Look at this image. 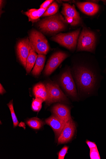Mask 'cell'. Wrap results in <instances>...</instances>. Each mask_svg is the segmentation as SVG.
<instances>
[{
	"instance_id": "1",
	"label": "cell",
	"mask_w": 106,
	"mask_h": 159,
	"mask_svg": "<svg viewBox=\"0 0 106 159\" xmlns=\"http://www.w3.org/2000/svg\"><path fill=\"white\" fill-rule=\"evenodd\" d=\"M71 72L80 93H91L99 87L104 79L99 70L83 64L75 65Z\"/></svg>"
},
{
	"instance_id": "2",
	"label": "cell",
	"mask_w": 106,
	"mask_h": 159,
	"mask_svg": "<svg viewBox=\"0 0 106 159\" xmlns=\"http://www.w3.org/2000/svg\"><path fill=\"white\" fill-rule=\"evenodd\" d=\"M67 23L61 14L57 13L42 20L38 23L37 26L44 33L56 34L65 30Z\"/></svg>"
},
{
	"instance_id": "3",
	"label": "cell",
	"mask_w": 106,
	"mask_h": 159,
	"mask_svg": "<svg viewBox=\"0 0 106 159\" xmlns=\"http://www.w3.org/2000/svg\"><path fill=\"white\" fill-rule=\"evenodd\" d=\"M58 80L59 85L70 97L76 99L78 98L76 86L70 69L68 68L63 72Z\"/></svg>"
},
{
	"instance_id": "4",
	"label": "cell",
	"mask_w": 106,
	"mask_h": 159,
	"mask_svg": "<svg viewBox=\"0 0 106 159\" xmlns=\"http://www.w3.org/2000/svg\"><path fill=\"white\" fill-rule=\"evenodd\" d=\"M29 39L36 53L44 55L47 54L50 47L48 40L41 33L33 30L29 34Z\"/></svg>"
},
{
	"instance_id": "5",
	"label": "cell",
	"mask_w": 106,
	"mask_h": 159,
	"mask_svg": "<svg viewBox=\"0 0 106 159\" xmlns=\"http://www.w3.org/2000/svg\"><path fill=\"white\" fill-rule=\"evenodd\" d=\"M96 47L95 34L86 29H83L78 40L77 51H85L94 53Z\"/></svg>"
},
{
	"instance_id": "6",
	"label": "cell",
	"mask_w": 106,
	"mask_h": 159,
	"mask_svg": "<svg viewBox=\"0 0 106 159\" xmlns=\"http://www.w3.org/2000/svg\"><path fill=\"white\" fill-rule=\"evenodd\" d=\"M80 28L68 33H60L53 36L51 39L70 50L76 48L80 33Z\"/></svg>"
},
{
	"instance_id": "7",
	"label": "cell",
	"mask_w": 106,
	"mask_h": 159,
	"mask_svg": "<svg viewBox=\"0 0 106 159\" xmlns=\"http://www.w3.org/2000/svg\"><path fill=\"white\" fill-rule=\"evenodd\" d=\"M48 93V97L45 102L46 105L49 106L58 102H67L68 98L60 88L59 85L52 81L48 82L45 84Z\"/></svg>"
},
{
	"instance_id": "8",
	"label": "cell",
	"mask_w": 106,
	"mask_h": 159,
	"mask_svg": "<svg viewBox=\"0 0 106 159\" xmlns=\"http://www.w3.org/2000/svg\"><path fill=\"white\" fill-rule=\"evenodd\" d=\"M68 56L67 53L59 51L54 53L51 57L45 66L44 75L46 76L51 75Z\"/></svg>"
},
{
	"instance_id": "9",
	"label": "cell",
	"mask_w": 106,
	"mask_h": 159,
	"mask_svg": "<svg viewBox=\"0 0 106 159\" xmlns=\"http://www.w3.org/2000/svg\"><path fill=\"white\" fill-rule=\"evenodd\" d=\"M62 13L67 23L71 25L76 26L80 23L81 19L79 14L74 5L63 3Z\"/></svg>"
},
{
	"instance_id": "10",
	"label": "cell",
	"mask_w": 106,
	"mask_h": 159,
	"mask_svg": "<svg viewBox=\"0 0 106 159\" xmlns=\"http://www.w3.org/2000/svg\"><path fill=\"white\" fill-rule=\"evenodd\" d=\"M31 48V43L28 37L20 40L17 43V52L18 58L25 69L27 58Z\"/></svg>"
},
{
	"instance_id": "11",
	"label": "cell",
	"mask_w": 106,
	"mask_h": 159,
	"mask_svg": "<svg viewBox=\"0 0 106 159\" xmlns=\"http://www.w3.org/2000/svg\"><path fill=\"white\" fill-rule=\"evenodd\" d=\"M75 129V124L71 119L66 123L58 138V144H63L70 141L74 136Z\"/></svg>"
},
{
	"instance_id": "12",
	"label": "cell",
	"mask_w": 106,
	"mask_h": 159,
	"mask_svg": "<svg viewBox=\"0 0 106 159\" xmlns=\"http://www.w3.org/2000/svg\"><path fill=\"white\" fill-rule=\"evenodd\" d=\"M45 122L53 130L56 138H58L67 122L60 119L53 114L45 120Z\"/></svg>"
},
{
	"instance_id": "13",
	"label": "cell",
	"mask_w": 106,
	"mask_h": 159,
	"mask_svg": "<svg viewBox=\"0 0 106 159\" xmlns=\"http://www.w3.org/2000/svg\"><path fill=\"white\" fill-rule=\"evenodd\" d=\"M51 111L53 114L66 122L71 119L70 110L67 106L64 105L56 104L52 107Z\"/></svg>"
},
{
	"instance_id": "14",
	"label": "cell",
	"mask_w": 106,
	"mask_h": 159,
	"mask_svg": "<svg viewBox=\"0 0 106 159\" xmlns=\"http://www.w3.org/2000/svg\"><path fill=\"white\" fill-rule=\"evenodd\" d=\"M77 5L83 13L90 16L95 15L99 10V6L92 2H78L77 3Z\"/></svg>"
},
{
	"instance_id": "15",
	"label": "cell",
	"mask_w": 106,
	"mask_h": 159,
	"mask_svg": "<svg viewBox=\"0 0 106 159\" xmlns=\"http://www.w3.org/2000/svg\"><path fill=\"white\" fill-rule=\"evenodd\" d=\"M47 9L39 8L38 9H30L24 12V13L28 17L29 21L32 22L33 23L37 21L40 17L42 16Z\"/></svg>"
},
{
	"instance_id": "16",
	"label": "cell",
	"mask_w": 106,
	"mask_h": 159,
	"mask_svg": "<svg viewBox=\"0 0 106 159\" xmlns=\"http://www.w3.org/2000/svg\"><path fill=\"white\" fill-rule=\"evenodd\" d=\"M36 98H40L46 102L48 97V93L46 86L42 83L36 84L33 89Z\"/></svg>"
},
{
	"instance_id": "17",
	"label": "cell",
	"mask_w": 106,
	"mask_h": 159,
	"mask_svg": "<svg viewBox=\"0 0 106 159\" xmlns=\"http://www.w3.org/2000/svg\"><path fill=\"white\" fill-rule=\"evenodd\" d=\"M31 48L29 52L27 61V66L26 68L27 74H29L33 68L38 55L36 53L34 47L31 44Z\"/></svg>"
},
{
	"instance_id": "18",
	"label": "cell",
	"mask_w": 106,
	"mask_h": 159,
	"mask_svg": "<svg viewBox=\"0 0 106 159\" xmlns=\"http://www.w3.org/2000/svg\"><path fill=\"white\" fill-rule=\"evenodd\" d=\"M45 61V55L38 54L35 65L32 71L33 75L37 76L40 75L44 66Z\"/></svg>"
},
{
	"instance_id": "19",
	"label": "cell",
	"mask_w": 106,
	"mask_h": 159,
	"mask_svg": "<svg viewBox=\"0 0 106 159\" xmlns=\"http://www.w3.org/2000/svg\"><path fill=\"white\" fill-rule=\"evenodd\" d=\"M26 123L30 127L36 129H40L44 125L42 120L36 117L29 119L26 121Z\"/></svg>"
},
{
	"instance_id": "20",
	"label": "cell",
	"mask_w": 106,
	"mask_h": 159,
	"mask_svg": "<svg viewBox=\"0 0 106 159\" xmlns=\"http://www.w3.org/2000/svg\"><path fill=\"white\" fill-rule=\"evenodd\" d=\"M58 10V6L57 3L54 2L44 12L42 17H49L55 15Z\"/></svg>"
},
{
	"instance_id": "21",
	"label": "cell",
	"mask_w": 106,
	"mask_h": 159,
	"mask_svg": "<svg viewBox=\"0 0 106 159\" xmlns=\"http://www.w3.org/2000/svg\"><path fill=\"white\" fill-rule=\"evenodd\" d=\"M7 105L11 111L14 127H16L18 126L19 122L14 111L12 100L10 101L9 103L7 104Z\"/></svg>"
},
{
	"instance_id": "22",
	"label": "cell",
	"mask_w": 106,
	"mask_h": 159,
	"mask_svg": "<svg viewBox=\"0 0 106 159\" xmlns=\"http://www.w3.org/2000/svg\"><path fill=\"white\" fill-rule=\"evenodd\" d=\"M44 102V100L40 98H36L33 100L32 103L33 110L35 111H39L41 109L42 104Z\"/></svg>"
},
{
	"instance_id": "23",
	"label": "cell",
	"mask_w": 106,
	"mask_h": 159,
	"mask_svg": "<svg viewBox=\"0 0 106 159\" xmlns=\"http://www.w3.org/2000/svg\"><path fill=\"white\" fill-rule=\"evenodd\" d=\"M90 157L91 159H100L97 148L90 149Z\"/></svg>"
},
{
	"instance_id": "24",
	"label": "cell",
	"mask_w": 106,
	"mask_h": 159,
	"mask_svg": "<svg viewBox=\"0 0 106 159\" xmlns=\"http://www.w3.org/2000/svg\"><path fill=\"white\" fill-rule=\"evenodd\" d=\"M68 147L64 146L58 153V159H64L67 153Z\"/></svg>"
},
{
	"instance_id": "25",
	"label": "cell",
	"mask_w": 106,
	"mask_h": 159,
	"mask_svg": "<svg viewBox=\"0 0 106 159\" xmlns=\"http://www.w3.org/2000/svg\"><path fill=\"white\" fill-rule=\"evenodd\" d=\"M54 2L52 0H47L43 3L40 6V8H48V7Z\"/></svg>"
},
{
	"instance_id": "26",
	"label": "cell",
	"mask_w": 106,
	"mask_h": 159,
	"mask_svg": "<svg viewBox=\"0 0 106 159\" xmlns=\"http://www.w3.org/2000/svg\"><path fill=\"white\" fill-rule=\"evenodd\" d=\"M86 142L90 149L93 148H97L96 144L94 142H91L89 140H87Z\"/></svg>"
},
{
	"instance_id": "27",
	"label": "cell",
	"mask_w": 106,
	"mask_h": 159,
	"mask_svg": "<svg viewBox=\"0 0 106 159\" xmlns=\"http://www.w3.org/2000/svg\"><path fill=\"white\" fill-rule=\"evenodd\" d=\"M6 92V91L3 87L2 85L1 84H0V94H3Z\"/></svg>"
},
{
	"instance_id": "28",
	"label": "cell",
	"mask_w": 106,
	"mask_h": 159,
	"mask_svg": "<svg viewBox=\"0 0 106 159\" xmlns=\"http://www.w3.org/2000/svg\"><path fill=\"white\" fill-rule=\"evenodd\" d=\"M0 2H1V10L2 9V8L3 7V4L4 3V1H0Z\"/></svg>"
}]
</instances>
